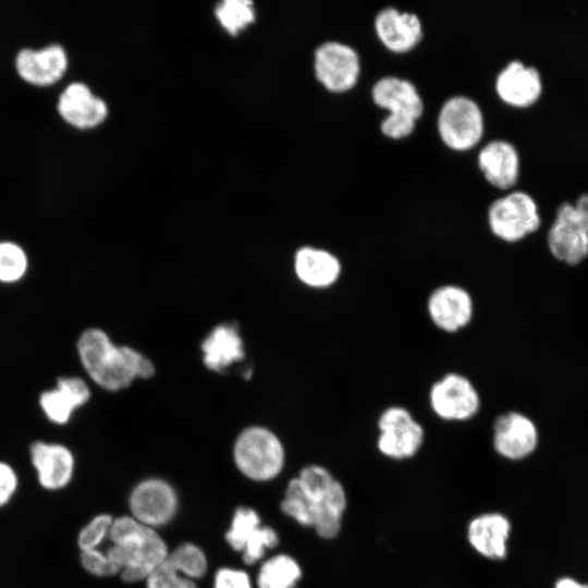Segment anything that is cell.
Returning a JSON list of instances; mask_svg holds the SVG:
<instances>
[{
	"label": "cell",
	"instance_id": "1",
	"mask_svg": "<svg viewBox=\"0 0 588 588\" xmlns=\"http://www.w3.org/2000/svg\"><path fill=\"white\" fill-rule=\"evenodd\" d=\"M348 502L343 483L324 466L309 464L292 478L281 511L326 540L340 534Z\"/></svg>",
	"mask_w": 588,
	"mask_h": 588
},
{
	"label": "cell",
	"instance_id": "2",
	"mask_svg": "<svg viewBox=\"0 0 588 588\" xmlns=\"http://www.w3.org/2000/svg\"><path fill=\"white\" fill-rule=\"evenodd\" d=\"M78 360L89 379L110 392L128 388L137 379L155 375V365L142 352L115 344L108 333L91 327L76 340Z\"/></svg>",
	"mask_w": 588,
	"mask_h": 588
},
{
	"label": "cell",
	"instance_id": "3",
	"mask_svg": "<svg viewBox=\"0 0 588 588\" xmlns=\"http://www.w3.org/2000/svg\"><path fill=\"white\" fill-rule=\"evenodd\" d=\"M108 540L111 546L106 553L126 583L145 580L169 553L156 529L140 524L131 515L113 518Z\"/></svg>",
	"mask_w": 588,
	"mask_h": 588
},
{
	"label": "cell",
	"instance_id": "4",
	"mask_svg": "<svg viewBox=\"0 0 588 588\" xmlns=\"http://www.w3.org/2000/svg\"><path fill=\"white\" fill-rule=\"evenodd\" d=\"M236 468L254 481L274 479L283 469L285 450L278 436L262 426L243 429L233 445Z\"/></svg>",
	"mask_w": 588,
	"mask_h": 588
},
{
	"label": "cell",
	"instance_id": "5",
	"mask_svg": "<svg viewBox=\"0 0 588 588\" xmlns=\"http://www.w3.org/2000/svg\"><path fill=\"white\" fill-rule=\"evenodd\" d=\"M376 448L385 458L407 461L421 450L426 432L414 414L403 405H390L377 419Z\"/></svg>",
	"mask_w": 588,
	"mask_h": 588
},
{
	"label": "cell",
	"instance_id": "6",
	"mask_svg": "<svg viewBox=\"0 0 588 588\" xmlns=\"http://www.w3.org/2000/svg\"><path fill=\"white\" fill-rule=\"evenodd\" d=\"M481 395L469 377L450 371L434 380L428 390V405L439 419L446 422H465L481 409Z\"/></svg>",
	"mask_w": 588,
	"mask_h": 588
},
{
	"label": "cell",
	"instance_id": "7",
	"mask_svg": "<svg viewBox=\"0 0 588 588\" xmlns=\"http://www.w3.org/2000/svg\"><path fill=\"white\" fill-rule=\"evenodd\" d=\"M488 224L492 234L501 241L519 242L540 228L539 206L529 193L512 191L491 203Z\"/></svg>",
	"mask_w": 588,
	"mask_h": 588
},
{
	"label": "cell",
	"instance_id": "8",
	"mask_svg": "<svg viewBox=\"0 0 588 588\" xmlns=\"http://www.w3.org/2000/svg\"><path fill=\"white\" fill-rule=\"evenodd\" d=\"M483 114L479 105L465 95L449 97L437 119L438 132L449 147L457 150L475 146L483 133Z\"/></svg>",
	"mask_w": 588,
	"mask_h": 588
},
{
	"label": "cell",
	"instance_id": "9",
	"mask_svg": "<svg viewBox=\"0 0 588 588\" xmlns=\"http://www.w3.org/2000/svg\"><path fill=\"white\" fill-rule=\"evenodd\" d=\"M547 244L556 260L572 267L588 257V231L572 201L564 200L558 206Z\"/></svg>",
	"mask_w": 588,
	"mask_h": 588
},
{
	"label": "cell",
	"instance_id": "10",
	"mask_svg": "<svg viewBox=\"0 0 588 588\" xmlns=\"http://www.w3.org/2000/svg\"><path fill=\"white\" fill-rule=\"evenodd\" d=\"M427 316L440 331L456 333L466 329L475 316V302L470 292L455 283L436 286L426 301Z\"/></svg>",
	"mask_w": 588,
	"mask_h": 588
},
{
	"label": "cell",
	"instance_id": "11",
	"mask_svg": "<svg viewBox=\"0 0 588 588\" xmlns=\"http://www.w3.org/2000/svg\"><path fill=\"white\" fill-rule=\"evenodd\" d=\"M179 499L174 488L163 479L148 478L131 491V516L150 528L164 526L175 516Z\"/></svg>",
	"mask_w": 588,
	"mask_h": 588
},
{
	"label": "cell",
	"instance_id": "12",
	"mask_svg": "<svg viewBox=\"0 0 588 588\" xmlns=\"http://www.w3.org/2000/svg\"><path fill=\"white\" fill-rule=\"evenodd\" d=\"M225 540L242 554L245 564L252 565L261 560L267 550L278 546L279 535L273 528L261 524L254 509L240 506L233 514Z\"/></svg>",
	"mask_w": 588,
	"mask_h": 588
},
{
	"label": "cell",
	"instance_id": "13",
	"mask_svg": "<svg viewBox=\"0 0 588 588\" xmlns=\"http://www.w3.org/2000/svg\"><path fill=\"white\" fill-rule=\"evenodd\" d=\"M492 448L507 461L529 457L539 443V431L534 420L517 411L498 415L492 424Z\"/></svg>",
	"mask_w": 588,
	"mask_h": 588
},
{
	"label": "cell",
	"instance_id": "14",
	"mask_svg": "<svg viewBox=\"0 0 588 588\" xmlns=\"http://www.w3.org/2000/svg\"><path fill=\"white\" fill-rule=\"evenodd\" d=\"M315 73L324 87L332 91H344L358 81L360 60L350 45L329 40L315 51Z\"/></svg>",
	"mask_w": 588,
	"mask_h": 588
},
{
	"label": "cell",
	"instance_id": "15",
	"mask_svg": "<svg viewBox=\"0 0 588 588\" xmlns=\"http://www.w3.org/2000/svg\"><path fill=\"white\" fill-rule=\"evenodd\" d=\"M14 65L24 82L47 87L64 76L69 68V56L65 48L58 42L38 49L25 47L16 52Z\"/></svg>",
	"mask_w": 588,
	"mask_h": 588
},
{
	"label": "cell",
	"instance_id": "16",
	"mask_svg": "<svg viewBox=\"0 0 588 588\" xmlns=\"http://www.w3.org/2000/svg\"><path fill=\"white\" fill-rule=\"evenodd\" d=\"M28 452L42 489L59 491L70 485L75 471V457L70 448L59 442L36 440Z\"/></svg>",
	"mask_w": 588,
	"mask_h": 588
},
{
	"label": "cell",
	"instance_id": "17",
	"mask_svg": "<svg viewBox=\"0 0 588 588\" xmlns=\"http://www.w3.org/2000/svg\"><path fill=\"white\" fill-rule=\"evenodd\" d=\"M57 111L69 125L78 130L94 128L108 115L106 101L83 82H72L60 93Z\"/></svg>",
	"mask_w": 588,
	"mask_h": 588
},
{
	"label": "cell",
	"instance_id": "18",
	"mask_svg": "<svg viewBox=\"0 0 588 588\" xmlns=\"http://www.w3.org/2000/svg\"><path fill=\"white\" fill-rule=\"evenodd\" d=\"M511 520L500 512H485L474 516L466 527L470 548L490 561H502L509 552Z\"/></svg>",
	"mask_w": 588,
	"mask_h": 588
},
{
	"label": "cell",
	"instance_id": "19",
	"mask_svg": "<svg viewBox=\"0 0 588 588\" xmlns=\"http://www.w3.org/2000/svg\"><path fill=\"white\" fill-rule=\"evenodd\" d=\"M91 391L88 383L78 376H61L56 385L44 390L38 396V405L45 417L57 426L66 425L73 414L88 403Z\"/></svg>",
	"mask_w": 588,
	"mask_h": 588
},
{
	"label": "cell",
	"instance_id": "20",
	"mask_svg": "<svg viewBox=\"0 0 588 588\" xmlns=\"http://www.w3.org/2000/svg\"><path fill=\"white\" fill-rule=\"evenodd\" d=\"M542 89L539 70L518 59L511 60L495 77L497 94L504 102L514 107L523 108L535 103Z\"/></svg>",
	"mask_w": 588,
	"mask_h": 588
},
{
	"label": "cell",
	"instance_id": "21",
	"mask_svg": "<svg viewBox=\"0 0 588 588\" xmlns=\"http://www.w3.org/2000/svg\"><path fill=\"white\" fill-rule=\"evenodd\" d=\"M293 266L298 281L316 290L333 286L343 272L342 262L336 255L328 249L309 245L302 246L295 252Z\"/></svg>",
	"mask_w": 588,
	"mask_h": 588
},
{
	"label": "cell",
	"instance_id": "22",
	"mask_svg": "<svg viewBox=\"0 0 588 588\" xmlns=\"http://www.w3.org/2000/svg\"><path fill=\"white\" fill-rule=\"evenodd\" d=\"M375 29L390 50L404 52L415 47L422 37V24L417 14L384 7L376 14Z\"/></svg>",
	"mask_w": 588,
	"mask_h": 588
},
{
	"label": "cell",
	"instance_id": "23",
	"mask_svg": "<svg viewBox=\"0 0 588 588\" xmlns=\"http://www.w3.org/2000/svg\"><path fill=\"white\" fill-rule=\"evenodd\" d=\"M373 101L389 110V114L417 120L424 112V100L416 85L407 78L385 75L371 88Z\"/></svg>",
	"mask_w": 588,
	"mask_h": 588
},
{
	"label": "cell",
	"instance_id": "24",
	"mask_svg": "<svg viewBox=\"0 0 588 588\" xmlns=\"http://www.w3.org/2000/svg\"><path fill=\"white\" fill-rule=\"evenodd\" d=\"M478 164L486 179L499 188H510L519 175L518 150L503 138H494L481 147Z\"/></svg>",
	"mask_w": 588,
	"mask_h": 588
},
{
	"label": "cell",
	"instance_id": "25",
	"mask_svg": "<svg viewBox=\"0 0 588 588\" xmlns=\"http://www.w3.org/2000/svg\"><path fill=\"white\" fill-rule=\"evenodd\" d=\"M203 363L211 371L222 372L245 356L244 342L234 323L216 326L204 339Z\"/></svg>",
	"mask_w": 588,
	"mask_h": 588
},
{
	"label": "cell",
	"instance_id": "26",
	"mask_svg": "<svg viewBox=\"0 0 588 588\" xmlns=\"http://www.w3.org/2000/svg\"><path fill=\"white\" fill-rule=\"evenodd\" d=\"M302 575V567L293 556L277 554L260 565L256 583L258 588H296Z\"/></svg>",
	"mask_w": 588,
	"mask_h": 588
},
{
	"label": "cell",
	"instance_id": "27",
	"mask_svg": "<svg viewBox=\"0 0 588 588\" xmlns=\"http://www.w3.org/2000/svg\"><path fill=\"white\" fill-rule=\"evenodd\" d=\"M166 560L183 576L198 579L207 572V558L196 544L186 542L169 551Z\"/></svg>",
	"mask_w": 588,
	"mask_h": 588
},
{
	"label": "cell",
	"instance_id": "28",
	"mask_svg": "<svg viewBox=\"0 0 588 588\" xmlns=\"http://www.w3.org/2000/svg\"><path fill=\"white\" fill-rule=\"evenodd\" d=\"M28 256L25 249L12 241H0V283L14 284L21 281L28 270Z\"/></svg>",
	"mask_w": 588,
	"mask_h": 588
},
{
	"label": "cell",
	"instance_id": "29",
	"mask_svg": "<svg viewBox=\"0 0 588 588\" xmlns=\"http://www.w3.org/2000/svg\"><path fill=\"white\" fill-rule=\"evenodd\" d=\"M216 14L229 33L236 34L253 22V3L246 0H225L218 4Z\"/></svg>",
	"mask_w": 588,
	"mask_h": 588
},
{
	"label": "cell",
	"instance_id": "30",
	"mask_svg": "<svg viewBox=\"0 0 588 588\" xmlns=\"http://www.w3.org/2000/svg\"><path fill=\"white\" fill-rule=\"evenodd\" d=\"M113 517L110 514L94 516L78 532L77 547L81 552L99 549L109 539Z\"/></svg>",
	"mask_w": 588,
	"mask_h": 588
},
{
	"label": "cell",
	"instance_id": "31",
	"mask_svg": "<svg viewBox=\"0 0 588 588\" xmlns=\"http://www.w3.org/2000/svg\"><path fill=\"white\" fill-rule=\"evenodd\" d=\"M145 581L146 588H197L195 580L180 574L166 559Z\"/></svg>",
	"mask_w": 588,
	"mask_h": 588
},
{
	"label": "cell",
	"instance_id": "32",
	"mask_svg": "<svg viewBox=\"0 0 588 588\" xmlns=\"http://www.w3.org/2000/svg\"><path fill=\"white\" fill-rule=\"evenodd\" d=\"M79 560L83 568L91 575L108 577L120 574L119 568L111 562L106 551L100 549L81 552Z\"/></svg>",
	"mask_w": 588,
	"mask_h": 588
},
{
	"label": "cell",
	"instance_id": "33",
	"mask_svg": "<svg viewBox=\"0 0 588 588\" xmlns=\"http://www.w3.org/2000/svg\"><path fill=\"white\" fill-rule=\"evenodd\" d=\"M213 588H252V583L246 572L222 567L215 575Z\"/></svg>",
	"mask_w": 588,
	"mask_h": 588
},
{
	"label": "cell",
	"instance_id": "34",
	"mask_svg": "<svg viewBox=\"0 0 588 588\" xmlns=\"http://www.w3.org/2000/svg\"><path fill=\"white\" fill-rule=\"evenodd\" d=\"M415 119L388 114L380 123L383 134L392 138H401L411 134L416 126Z\"/></svg>",
	"mask_w": 588,
	"mask_h": 588
},
{
	"label": "cell",
	"instance_id": "35",
	"mask_svg": "<svg viewBox=\"0 0 588 588\" xmlns=\"http://www.w3.org/2000/svg\"><path fill=\"white\" fill-rule=\"evenodd\" d=\"M19 488V476L7 462L0 461V509L5 506Z\"/></svg>",
	"mask_w": 588,
	"mask_h": 588
},
{
	"label": "cell",
	"instance_id": "36",
	"mask_svg": "<svg viewBox=\"0 0 588 588\" xmlns=\"http://www.w3.org/2000/svg\"><path fill=\"white\" fill-rule=\"evenodd\" d=\"M573 204L586 230L588 231V192L580 193Z\"/></svg>",
	"mask_w": 588,
	"mask_h": 588
},
{
	"label": "cell",
	"instance_id": "37",
	"mask_svg": "<svg viewBox=\"0 0 588 588\" xmlns=\"http://www.w3.org/2000/svg\"><path fill=\"white\" fill-rule=\"evenodd\" d=\"M554 588H588V584L580 583L576 580L575 578L565 576L559 578L555 584Z\"/></svg>",
	"mask_w": 588,
	"mask_h": 588
}]
</instances>
